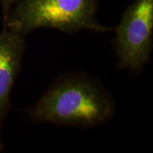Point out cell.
I'll use <instances>...</instances> for the list:
<instances>
[{
	"label": "cell",
	"mask_w": 153,
	"mask_h": 153,
	"mask_svg": "<svg viewBox=\"0 0 153 153\" xmlns=\"http://www.w3.org/2000/svg\"><path fill=\"white\" fill-rule=\"evenodd\" d=\"M116 103L100 82L82 72L63 74L27 110L34 123L92 128L109 122Z\"/></svg>",
	"instance_id": "obj_1"
},
{
	"label": "cell",
	"mask_w": 153,
	"mask_h": 153,
	"mask_svg": "<svg viewBox=\"0 0 153 153\" xmlns=\"http://www.w3.org/2000/svg\"><path fill=\"white\" fill-rule=\"evenodd\" d=\"M99 0H16L4 22V28L27 37L38 28L57 29L67 34L81 30L112 31L96 18Z\"/></svg>",
	"instance_id": "obj_2"
},
{
	"label": "cell",
	"mask_w": 153,
	"mask_h": 153,
	"mask_svg": "<svg viewBox=\"0 0 153 153\" xmlns=\"http://www.w3.org/2000/svg\"><path fill=\"white\" fill-rule=\"evenodd\" d=\"M115 31L117 68L138 73L151 59L153 0H135L124 11Z\"/></svg>",
	"instance_id": "obj_3"
},
{
	"label": "cell",
	"mask_w": 153,
	"mask_h": 153,
	"mask_svg": "<svg viewBox=\"0 0 153 153\" xmlns=\"http://www.w3.org/2000/svg\"><path fill=\"white\" fill-rule=\"evenodd\" d=\"M27 47L26 38L3 29L0 33V152L4 146L2 141V127L11 107V93L21 71Z\"/></svg>",
	"instance_id": "obj_4"
},
{
	"label": "cell",
	"mask_w": 153,
	"mask_h": 153,
	"mask_svg": "<svg viewBox=\"0 0 153 153\" xmlns=\"http://www.w3.org/2000/svg\"><path fill=\"white\" fill-rule=\"evenodd\" d=\"M16 0H0L1 9H2V16H3V22H4L9 15L11 7L16 3Z\"/></svg>",
	"instance_id": "obj_5"
}]
</instances>
